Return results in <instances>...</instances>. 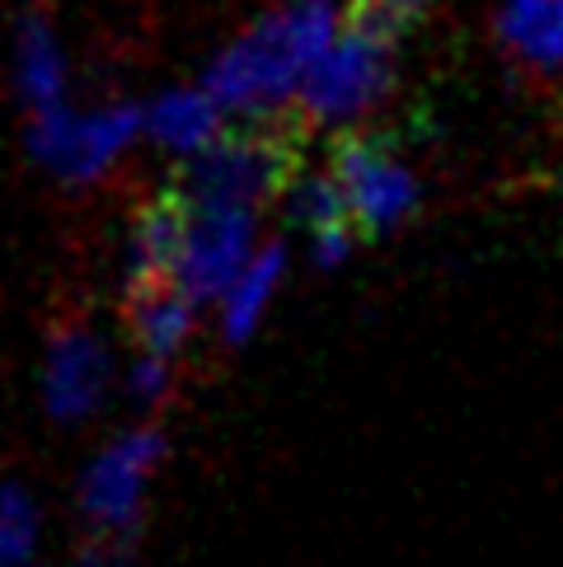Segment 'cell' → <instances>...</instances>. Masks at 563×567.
Listing matches in <instances>:
<instances>
[{"instance_id": "obj_11", "label": "cell", "mask_w": 563, "mask_h": 567, "mask_svg": "<svg viewBox=\"0 0 563 567\" xmlns=\"http://www.w3.org/2000/svg\"><path fill=\"white\" fill-rule=\"evenodd\" d=\"M193 315H197V300L178 291L174 281H160V287L127 291V323H132V338L141 342V352H151V357L174 361L178 352H184V348H188V338H193Z\"/></svg>"}, {"instance_id": "obj_5", "label": "cell", "mask_w": 563, "mask_h": 567, "mask_svg": "<svg viewBox=\"0 0 563 567\" xmlns=\"http://www.w3.org/2000/svg\"><path fill=\"white\" fill-rule=\"evenodd\" d=\"M390 80H395V48L380 43V38L344 29V38L319 52L306 80H300L296 113L306 117V127L357 123L361 113H371L390 94Z\"/></svg>"}, {"instance_id": "obj_2", "label": "cell", "mask_w": 563, "mask_h": 567, "mask_svg": "<svg viewBox=\"0 0 563 567\" xmlns=\"http://www.w3.org/2000/svg\"><path fill=\"white\" fill-rule=\"evenodd\" d=\"M300 136H306V117H239V127H221L212 146L184 159V174L174 188L188 202L264 207L268 197L291 193L300 169Z\"/></svg>"}, {"instance_id": "obj_16", "label": "cell", "mask_w": 563, "mask_h": 567, "mask_svg": "<svg viewBox=\"0 0 563 567\" xmlns=\"http://www.w3.org/2000/svg\"><path fill=\"white\" fill-rule=\"evenodd\" d=\"M38 549V506L19 483H0V567H29Z\"/></svg>"}, {"instance_id": "obj_6", "label": "cell", "mask_w": 563, "mask_h": 567, "mask_svg": "<svg viewBox=\"0 0 563 567\" xmlns=\"http://www.w3.org/2000/svg\"><path fill=\"white\" fill-rule=\"evenodd\" d=\"M254 239L258 207H245V202H188V226L174 258V287L193 296L197 306L221 300L239 277V268L254 258Z\"/></svg>"}, {"instance_id": "obj_4", "label": "cell", "mask_w": 563, "mask_h": 567, "mask_svg": "<svg viewBox=\"0 0 563 567\" xmlns=\"http://www.w3.org/2000/svg\"><path fill=\"white\" fill-rule=\"evenodd\" d=\"M329 174L344 188L361 239L390 235L418 212V174L399 159V146L380 132H344L329 151Z\"/></svg>"}, {"instance_id": "obj_15", "label": "cell", "mask_w": 563, "mask_h": 567, "mask_svg": "<svg viewBox=\"0 0 563 567\" xmlns=\"http://www.w3.org/2000/svg\"><path fill=\"white\" fill-rule=\"evenodd\" d=\"M437 0H348L344 6V29L352 33H367V38H380V43H399L409 38L422 19L432 14Z\"/></svg>"}, {"instance_id": "obj_18", "label": "cell", "mask_w": 563, "mask_h": 567, "mask_svg": "<svg viewBox=\"0 0 563 567\" xmlns=\"http://www.w3.org/2000/svg\"><path fill=\"white\" fill-rule=\"evenodd\" d=\"M80 567H127V554H117L113 539L99 535V544H90V549L80 554Z\"/></svg>"}, {"instance_id": "obj_9", "label": "cell", "mask_w": 563, "mask_h": 567, "mask_svg": "<svg viewBox=\"0 0 563 567\" xmlns=\"http://www.w3.org/2000/svg\"><path fill=\"white\" fill-rule=\"evenodd\" d=\"M184 226H188V197L178 193V188L155 193L146 207L136 212L132 235H127V254H123L127 291L174 281V258H178V239H184Z\"/></svg>"}, {"instance_id": "obj_3", "label": "cell", "mask_w": 563, "mask_h": 567, "mask_svg": "<svg viewBox=\"0 0 563 567\" xmlns=\"http://www.w3.org/2000/svg\"><path fill=\"white\" fill-rule=\"evenodd\" d=\"M141 132H146V109L113 104L99 113H71L66 104H52L33 113L29 151L62 184H94L123 159Z\"/></svg>"}, {"instance_id": "obj_12", "label": "cell", "mask_w": 563, "mask_h": 567, "mask_svg": "<svg viewBox=\"0 0 563 567\" xmlns=\"http://www.w3.org/2000/svg\"><path fill=\"white\" fill-rule=\"evenodd\" d=\"M226 127V109L207 90H170L146 109V132L174 155H197Z\"/></svg>"}, {"instance_id": "obj_10", "label": "cell", "mask_w": 563, "mask_h": 567, "mask_svg": "<svg viewBox=\"0 0 563 567\" xmlns=\"http://www.w3.org/2000/svg\"><path fill=\"white\" fill-rule=\"evenodd\" d=\"M14 85L29 113L66 104V62L43 10H29L14 29Z\"/></svg>"}, {"instance_id": "obj_13", "label": "cell", "mask_w": 563, "mask_h": 567, "mask_svg": "<svg viewBox=\"0 0 563 567\" xmlns=\"http://www.w3.org/2000/svg\"><path fill=\"white\" fill-rule=\"evenodd\" d=\"M282 268H287V249L273 239V245L254 249V258L231 281V291L221 296V338H226L231 348H239V342L258 329V319H264L277 281H282Z\"/></svg>"}, {"instance_id": "obj_8", "label": "cell", "mask_w": 563, "mask_h": 567, "mask_svg": "<svg viewBox=\"0 0 563 567\" xmlns=\"http://www.w3.org/2000/svg\"><path fill=\"white\" fill-rule=\"evenodd\" d=\"M109 375L113 361L90 329H62L48 348V367H43V403L57 422H85L109 394Z\"/></svg>"}, {"instance_id": "obj_7", "label": "cell", "mask_w": 563, "mask_h": 567, "mask_svg": "<svg viewBox=\"0 0 563 567\" xmlns=\"http://www.w3.org/2000/svg\"><path fill=\"white\" fill-rule=\"evenodd\" d=\"M165 460V432L155 422L127 427L113 445H104L80 483V512L104 539H127L141 520V502H146V483Z\"/></svg>"}, {"instance_id": "obj_14", "label": "cell", "mask_w": 563, "mask_h": 567, "mask_svg": "<svg viewBox=\"0 0 563 567\" xmlns=\"http://www.w3.org/2000/svg\"><path fill=\"white\" fill-rule=\"evenodd\" d=\"M498 33L521 62L563 75V0H508Z\"/></svg>"}, {"instance_id": "obj_1", "label": "cell", "mask_w": 563, "mask_h": 567, "mask_svg": "<svg viewBox=\"0 0 563 567\" xmlns=\"http://www.w3.org/2000/svg\"><path fill=\"white\" fill-rule=\"evenodd\" d=\"M334 0H291L264 14L207 66L203 90L235 117H268L296 99L315 56L334 43Z\"/></svg>"}, {"instance_id": "obj_17", "label": "cell", "mask_w": 563, "mask_h": 567, "mask_svg": "<svg viewBox=\"0 0 563 567\" xmlns=\"http://www.w3.org/2000/svg\"><path fill=\"white\" fill-rule=\"evenodd\" d=\"M127 390H132V399L141 403V409L160 403V399H165V390H170V361L141 352V361H136L132 375H127Z\"/></svg>"}]
</instances>
